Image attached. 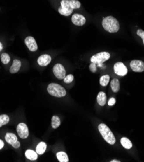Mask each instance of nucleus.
Instances as JSON below:
<instances>
[{
  "instance_id": "f03ea898",
  "label": "nucleus",
  "mask_w": 144,
  "mask_h": 162,
  "mask_svg": "<svg viewBox=\"0 0 144 162\" xmlns=\"http://www.w3.org/2000/svg\"><path fill=\"white\" fill-rule=\"evenodd\" d=\"M98 130L103 139L110 145H114L116 138L111 130L105 123H101L98 126Z\"/></svg>"
},
{
  "instance_id": "7ed1b4c3",
  "label": "nucleus",
  "mask_w": 144,
  "mask_h": 162,
  "mask_svg": "<svg viewBox=\"0 0 144 162\" xmlns=\"http://www.w3.org/2000/svg\"><path fill=\"white\" fill-rule=\"evenodd\" d=\"M47 90L48 93L50 95L55 97L57 98H62L64 97L66 95V89L57 83H50L48 86Z\"/></svg>"
},
{
  "instance_id": "423d86ee",
  "label": "nucleus",
  "mask_w": 144,
  "mask_h": 162,
  "mask_svg": "<svg viewBox=\"0 0 144 162\" xmlns=\"http://www.w3.org/2000/svg\"><path fill=\"white\" fill-rule=\"evenodd\" d=\"M53 72L55 76L59 80H64L66 77V70L64 66L60 63L55 65L53 69Z\"/></svg>"
},
{
  "instance_id": "1a4fd4ad",
  "label": "nucleus",
  "mask_w": 144,
  "mask_h": 162,
  "mask_svg": "<svg viewBox=\"0 0 144 162\" xmlns=\"http://www.w3.org/2000/svg\"><path fill=\"white\" fill-rule=\"evenodd\" d=\"M131 68L136 72H142L144 71V63L140 60H132L130 63Z\"/></svg>"
},
{
  "instance_id": "2eb2a0df",
  "label": "nucleus",
  "mask_w": 144,
  "mask_h": 162,
  "mask_svg": "<svg viewBox=\"0 0 144 162\" xmlns=\"http://www.w3.org/2000/svg\"><path fill=\"white\" fill-rule=\"evenodd\" d=\"M25 157H26L27 159L32 161L36 160H37V158H38V154H37L36 152L31 149L27 150L25 152Z\"/></svg>"
},
{
  "instance_id": "c756f323",
  "label": "nucleus",
  "mask_w": 144,
  "mask_h": 162,
  "mask_svg": "<svg viewBox=\"0 0 144 162\" xmlns=\"http://www.w3.org/2000/svg\"><path fill=\"white\" fill-rule=\"evenodd\" d=\"M12 146L14 147V148H15V149H18L19 147H20V143L19 142V141L17 140L15 143H14V144L12 145Z\"/></svg>"
},
{
  "instance_id": "cd10ccee",
  "label": "nucleus",
  "mask_w": 144,
  "mask_h": 162,
  "mask_svg": "<svg viewBox=\"0 0 144 162\" xmlns=\"http://www.w3.org/2000/svg\"><path fill=\"white\" fill-rule=\"evenodd\" d=\"M90 70L92 72H96L97 71V64L95 63H92L90 65Z\"/></svg>"
},
{
  "instance_id": "f8f14e48",
  "label": "nucleus",
  "mask_w": 144,
  "mask_h": 162,
  "mask_svg": "<svg viewBox=\"0 0 144 162\" xmlns=\"http://www.w3.org/2000/svg\"><path fill=\"white\" fill-rule=\"evenodd\" d=\"M38 65L42 66H45L48 65L51 62V57L48 54L41 55L38 58Z\"/></svg>"
},
{
  "instance_id": "4be33fe9",
  "label": "nucleus",
  "mask_w": 144,
  "mask_h": 162,
  "mask_svg": "<svg viewBox=\"0 0 144 162\" xmlns=\"http://www.w3.org/2000/svg\"><path fill=\"white\" fill-rule=\"evenodd\" d=\"M109 81H110V76L109 75H104L101 77L100 80H99V83L100 85L103 87H106L108 84Z\"/></svg>"
},
{
  "instance_id": "473e14b6",
  "label": "nucleus",
  "mask_w": 144,
  "mask_h": 162,
  "mask_svg": "<svg viewBox=\"0 0 144 162\" xmlns=\"http://www.w3.org/2000/svg\"><path fill=\"white\" fill-rule=\"evenodd\" d=\"M110 162H120V161H119V160H113L110 161Z\"/></svg>"
},
{
  "instance_id": "2f4dec72",
  "label": "nucleus",
  "mask_w": 144,
  "mask_h": 162,
  "mask_svg": "<svg viewBox=\"0 0 144 162\" xmlns=\"http://www.w3.org/2000/svg\"><path fill=\"white\" fill-rule=\"evenodd\" d=\"M2 49H3V45H2V43L0 42V51H1Z\"/></svg>"
},
{
  "instance_id": "0eeeda50",
  "label": "nucleus",
  "mask_w": 144,
  "mask_h": 162,
  "mask_svg": "<svg viewBox=\"0 0 144 162\" xmlns=\"http://www.w3.org/2000/svg\"><path fill=\"white\" fill-rule=\"evenodd\" d=\"M114 72L120 76H125L127 74V68L122 62H117L114 65Z\"/></svg>"
},
{
  "instance_id": "aec40b11",
  "label": "nucleus",
  "mask_w": 144,
  "mask_h": 162,
  "mask_svg": "<svg viewBox=\"0 0 144 162\" xmlns=\"http://www.w3.org/2000/svg\"><path fill=\"white\" fill-rule=\"evenodd\" d=\"M57 158L58 159V160L60 162H68L69 161V159H68V156L66 154V152H59L57 153Z\"/></svg>"
},
{
  "instance_id": "c85d7f7f",
  "label": "nucleus",
  "mask_w": 144,
  "mask_h": 162,
  "mask_svg": "<svg viewBox=\"0 0 144 162\" xmlns=\"http://www.w3.org/2000/svg\"><path fill=\"white\" fill-rule=\"evenodd\" d=\"M115 103H116V99L114 98H111L108 102L109 106H113Z\"/></svg>"
},
{
  "instance_id": "7c9ffc66",
  "label": "nucleus",
  "mask_w": 144,
  "mask_h": 162,
  "mask_svg": "<svg viewBox=\"0 0 144 162\" xmlns=\"http://www.w3.org/2000/svg\"><path fill=\"white\" fill-rule=\"evenodd\" d=\"M3 147H4V142H3V141L1 140V139H0V150L3 148Z\"/></svg>"
},
{
  "instance_id": "f3484780",
  "label": "nucleus",
  "mask_w": 144,
  "mask_h": 162,
  "mask_svg": "<svg viewBox=\"0 0 144 162\" xmlns=\"http://www.w3.org/2000/svg\"><path fill=\"white\" fill-rule=\"evenodd\" d=\"M46 149H47V145H46V143L44 142V141H41V142H40L38 144V145L36 146V152L38 154L42 155L45 152Z\"/></svg>"
},
{
  "instance_id": "6ab92c4d",
  "label": "nucleus",
  "mask_w": 144,
  "mask_h": 162,
  "mask_svg": "<svg viewBox=\"0 0 144 162\" xmlns=\"http://www.w3.org/2000/svg\"><path fill=\"white\" fill-rule=\"evenodd\" d=\"M110 87L112 91L114 92H117L120 91V82L117 79H113L110 82Z\"/></svg>"
},
{
  "instance_id": "bb28decb",
  "label": "nucleus",
  "mask_w": 144,
  "mask_h": 162,
  "mask_svg": "<svg viewBox=\"0 0 144 162\" xmlns=\"http://www.w3.org/2000/svg\"><path fill=\"white\" fill-rule=\"evenodd\" d=\"M137 35L138 36H140L141 38L143 40V45H144V31L142 29H138L137 30Z\"/></svg>"
},
{
  "instance_id": "a878e982",
  "label": "nucleus",
  "mask_w": 144,
  "mask_h": 162,
  "mask_svg": "<svg viewBox=\"0 0 144 162\" xmlns=\"http://www.w3.org/2000/svg\"><path fill=\"white\" fill-rule=\"evenodd\" d=\"M74 76L72 74H69L64 78V82L66 83H70L73 81Z\"/></svg>"
},
{
  "instance_id": "393cba45",
  "label": "nucleus",
  "mask_w": 144,
  "mask_h": 162,
  "mask_svg": "<svg viewBox=\"0 0 144 162\" xmlns=\"http://www.w3.org/2000/svg\"><path fill=\"white\" fill-rule=\"evenodd\" d=\"M70 5L71 8L73 9H78L80 7V3L77 0H70Z\"/></svg>"
},
{
  "instance_id": "f257e3e1",
  "label": "nucleus",
  "mask_w": 144,
  "mask_h": 162,
  "mask_svg": "<svg viewBox=\"0 0 144 162\" xmlns=\"http://www.w3.org/2000/svg\"><path fill=\"white\" fill-rule=\"evenodd\" d=\"M102 25L105 30L108 33H115L120 29V24L117 20L113 16H109L103 18Z\"/></svg>"
},
{
  "instance_id": "4468645a",
  "label": "nucleus",
  "mask_w": 144,
  "mask_h": 162,
  "mask_svg": "<svg viewBox=\"0 0 144 162\" xmlns=\"http://www.w3.org/2000/svg\"><path fill=\"white\" fill-rule=\"evenodd\" d=\"M97 101L100 106H104L106 103V96L104 92H100L97 94Z\"/></svg>"
},
{
  "instance_id": "20e7f679",
  "label": "nucleus",
  "mask_w": 144,
  "mask_h": 162,
  "mask_svg": "<svg viewBox=\"0 0 144 162\" xmlns=\"http://www.w3.org/2000/svg\"><path fill=\"white\" fill-rule=\"evenodd\" d=\"M110 57V54L108 52H101L92 56L90 61L92 63H95L96 64L103 63L106 61L109 60Z\"/></svg>"
},
{
  "instance_id": "412c9836",
  "label": "nucleus",
  "mask_w": 144,
  "mask_h": 162,
  "mask_svg": "<svg viewBox=\"0 0 144 162\" xmlns=\"http://www.w3.org/2000/svg\"><path fill=\"white\" fill-rule=\"evenodd\" d=\"M61 121L60 118L57 116H53L51 119V126L53 129H57L60 125Z\"/></svg>"
},
{
  "instance_id": "39448f33",
  "label": "nucleus",
  "mask_w": 144,
  "mask_h": 162,
  "mask_svg": "<svg viewBox=\"0 0 144 162\" xmlns=\"http://www.w3.org/2000/svg\"><path fill=\"white\" fill-rule=\"evenodd\" d=\"M70 0H62L60 2L61 6L59 8V12L61 15L68 16L73 12V9L70 7Z\"/></svg>"
},
{
  "instance_id": "a211bd4d",
  "label": "nucleus",
  "mask_w": 144,
  "mask_h": 162,
  "mask_svg": "<svg viewBox=\"0 0 144 162\" xmlns=\"http://www.w3.org/2000/svg\"><path fill=\"white\" fill-rule=\"evenodd\" d=\"M121 144L126 149H130L132 147V143L130 140L128 138L123 137L121 139Z\"/></svg>"
},
{
  "instance_id": "5701e85b",
  "label": "nucleus",
  "mask_w": 144,
  "mask_h": 162,
  "mask_svg": "<svg viewBox=\"0 0 144 162\" xmlns=\"http://www.w3.org/2000/svg\"><path fill=\"white\" fill-rule=\"evenodd\" d=\"M9 116L7 114L0 115V127H1L2 126L5 125H7V124L9 122Z\"/></svg>"
},
{
  "instance_id": "9b49d317",
  "label": "nucleus",
  "mask_w": 144,
  "mask_h": 162,
  "mask_svg": "<svg viewBox=\"0 0 144 162\" xmlns=\"http://www.w3.org/2000/svg\"><path fill=\"white\" fill-rule=\"evenodd\" d=\"M71 21L75 25L82 26L85 24L86 18L81 14H75L71 17Z\"/></svg>"
},
{
  "instance_id": "6e6552de",
  "label": "nucleus",
  "mask_w": 144,
  "mask_h": 162,
  "mask_svg": "<svg viewBox=\"0 0 144 162\" xmlns=\"http://www.w3.org/2000/svg\"><path fill=\"white\" fill-rule=\"evenodd\" d=\"M17 133L22 139H26L29 136V129L27 125L24 123H19L16 128Z\"/></svg>"
},
{
  "instance_id": "ddd939ff",
  "label": "nucleus",
  "mask_w": 144,
  "mask_h": 162,
  "mask_svg": "<svg viewBox=\"0 0 144 162\" xmlns=\"http://www.w3.org/2000/svg\"><path fill=\"white\" fill-rule=\"evenodd\" d=\"M22 63L19 60H14L13 61V65L10 68V72L11 74H15L16 72H18L20 70V67H21Z\"/></svg>"
},
{
  "instance_id": "9d476101",
  "label": "nucleus",
  "mask_w": 144,
  "mask_h": 162,
  "mask_svg": "<svg viewBox=\"0 0 144 162\" xmlns=\"http://www.w3.org/2000/svg\"><path fill=\"white\" fill-rule=\"evenodd\" d=\"M25 43L29 50L31 52H35L38 49V45L35 39L32 36H27L25 39Z\"/></svg>"
},
{
  "instance_id": "b1692460",
  "label": "nucleus",
  "mask_w": 144,
  "mask_h": 162,
  "mask_svg": "<svg viewBox=\"0 0 144 162\" xmlns=\"http://www.w3.org/2000/svg\"><path fill=\"white\" fill-rule=\"evenodd\" d=\"M1 60L3 64L6 65L10 62V57L9 55L7 53H3L1 56Z\"/></svg>"
},
{
  "instance_id": "dca6fc26",
  "label": "nucleus",
  "mask_w": 144,
  "mask_h": 162,
  "mask_svg": "<svg viewBox=\"0 0 144 162\" xmlns=\"http://www.w3.org/2000/svg\"><path fill=\"white\" fill-rule=\"evenodd\" d=\"M5 138L8 144L11 145L18 140V138H17L16 136L14 134H13V133H10V132L7 133L6 135H5Z\"/></svg>"
}]
</instances>
